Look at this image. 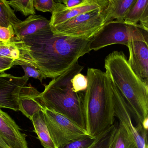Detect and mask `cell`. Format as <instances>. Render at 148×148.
Returning <instances> with one entry per match:
<instances>
[{
	"label": "cell",
	"mask_w": 148,
	"mask_h": 148,
	"mask_svg": "<svg viewBox=\"0 0 148 148\" xmlns=\"http://www.w3.org/2000/svg\"><path fill=\"white\" fill-rule=\"evenodd\" d=\"M33 65L46 78H55L73 66L90 51V39L55 34L51 27L21 39Z\"/></svg>",
	"instance_id": "obj_1"
},
{
	"label": "cell",
	"mask_w": 148,
	"mask_h": 148,
	"mask_svg": "<svg viewBox=\"0 0 148 148\" xmlns=\"http://www.w3.org/2000/svg\"><path fill=\"white\" fill-rule=\"evenodd\" d=\"M86 77L83 100L86 130L95 138L114 124L112 82L106 72L95 68H88Z\"/></svg>",
	"instance_id": "obj_2"
},
{
	"label": "cell",
	"mask_w": 148,
	"mask_h": 148,
	"mask_svg": "<svg viewBox=\"0 0 148 148\" xmlns=\"http://www.w3.org/2000/svg\"><path fill=\"white\" fill-rule=\"evenodd\" d=\"M106 73L124 99L136 125L148 118V85L132 71L123 51H114L105 59Z\"/></svg>",
	"instance_id": "obj_3"
},
{
	"label": "cell",
	"mask_w": 148,
	"mask_h": 148,
	"mask_svg": "<svg viewBox=\"0 0 148 148\" xmlns=\"http://www.w3.org/2000/svg\"><path fill=\"white\" fill-rule=\"evenodd\" d=\"M84 66L77 62L73 66L57 77L53 78L40 92L42 106L69 119L86 130L82 92L73 91L71 80L83 71Z\"/></svg>",
	"instance_id": "obj_4"
},
{
	"label": "cell",
	"mask_w": 148,
	"mask_h": 148,
	"mask_svg": "<svg viewBox=\"0 0 148 148\" xmlns=\"http://www.w3.org/2000/svg\"><path fill=\"white\" fill-rule=\"evenodd\" d=\"M132 40L148 42V30L125 22L113 21L104 25L90 39V51H97L115 44L127 46Z\"/></svg>",
	"instance_id": "obj_5"
},
{
	"label": "cell",
	"mask_w": 148,
	"mask_h": 148,
	"mask_svg": "<svg viewBox=\"0 0 148 148\" xmlns=\"http://www.w3.org/2000/svg\"><path fill=\"white\" fill-rule=\"evenodd\" d=\"M97 9L81 14L51 27L54 34L90 39L104 25L103 11Z\"/></svg>",
	"instance_id": "obj_6"
},
{
	"label": "cell",
	"mask_w": 148,
	"mask_h": 148,
	"mask_svg": "<svg viewBox=\"0 0 148 148\" xmlns=\"http://www.w3.org/2000/svg\"><path fill=\"white\" fill-rule=\"evenodd\" d=\"M43 112L50 136L56 148L90 136L85 130L66 117L46 108Z\"/></svg>",
	"instance_id": "obj_7"
},
{
	"label": "cell",
	"mask_w": 148,
	"mask_h": 148,
	"mask_svg": "<svg viewBox=\"0 0 148 148\" xmlns=\"http://www.w3.org/2000/svg\"><path fill=\"white\" fill-rule=\"evenodd\" d=\"M112 82V81H111ZM114 116L133 139L137 148H144L148 145L147 133L142 125L134 126L132 115L124 99L112 82Z\"/></svg>",
	"instance_id": "obj_8"
},
{
	"label": "cell",
	"mask_w": 148,
	"mask_h": 148,
	"mask_svg": "<svg viewBox=\"0 0 148 148\" xmlns=\"http://www.w3.org/2000/svg\"><path fill=\"white\" fill-rule=\"evenodd\" d=\"M28 80L29 78L24 76L18 77L5 73L0 74V108L19 111L20 93Z\"/></svg>",
	"instance_id": "obj_9"
},
{
	"label": "cell",
	"mask_w": 148,
	"mask_h": 148,
	"mask_svg": "<svg viewBox=\"0 0 148 148\" xmlns=\"http://www.w3.org/2000/svg\"><path fill=\"white\" fill-rule=\"evenodd\" d=\"M127 47L129 65L137 77L148 85V42L132 40Z\"/></svg>",
	"instance_id": "obj_10"
},
{
	"label": "cell",
	"mask_w": 148,
	"mask_h": 148,
	"mask_svg": "<svg viewBox=\"0 0 148 148\" xmlns=\"http://www.w3.org/2000/svg\"><path fill=\"white\" fill-rule=\"evenodd\" d=\"M0 136L10 148H28L26 136L15 121L0 108Z\"/></svg>",
	"instance_id": "obj_11"
},
{
	"label": "cell",
	"mask_w": 148,
	"mask_h": 148,
	"mask_svg": "<svg viewBox=\"0 0 148 148\" xmlns=\"http://www.w3.org/2000/svg\"><path fill=\"white\" fill-rule=\"evenodd\" d=\"M109 0H86L80 5L52 13L50 21L51 27H54L81 14L97 9H105Z\"/></svg>",
	"instance_id": "obj_12"
},
{
	"label": "cell",
	"mask_w": 148,
	"mask_h": 148,
	"mask_svg": "<svg viewBox=\"0 0 148 148\" xmlns=\"http://www.w3.org/2000/svg\"><path fill=\"white\" fill-rule=\"evenodd\" d=\"M39 92L31 84L24 86L19 97V111L31 120L34 115L43 111L45 109L42 106L40 99Z\"/></svg>",
	"instance_id": "obj_13"
},
{
	"label": "cell",
	"mask_w": 148,
	"mask_h": 148,
	"mask_svg": "<svg viewBox=\"0 0 148 148\" xmlns=\"http://www.w3.org/2000/svg\"><path fill=\"white\" fill-rule=\"evenodd\" d=\"M0 57L14 60L16 65L26 64L33 65L32 60L24 50L23 42L17 39L16 37L8 44L0 42Z\"/></svg>",
	"instance_id": "obj_14"
},
{
	"label": "cell",
	"mask_w": 148,
	"mask_h": 148,
	"mask_svg": "<svg viewBox=\"0 0 148 148\" xmlns=\"http://www.w3.org/2000/svg\"><path fill=\"white\" fill-rule=\"evenodd\" d=\"M51 27L50 21L41 15H30L24 21L17 24L14 27L16 38L18 40L37 32Z\"/></svg>",
	"instance_id": "obj_15"
},
{
	"label": "cell",
	"mask_w": 148,
	"mask_h": 148,
	"mask_svg": "<svg viewBox=\"0 0 148 148\" xmlns=\"http://www.w3.org/2000/svg\"><path fill=\"white\" fill-rule=\"evenodd\" d=\"M136 0H109L104 10V25L116 21L124 22L127 14L136 3Z\"/></svg>",
	"instance_id": "obj_16"
},
{
	"label": "cell",
	"mask_w": 148,
	"mask_h": 148,
	"mask_svg": "<svg viewBox=\"0 0 148 148\" xmlns=\"http://www.w3.org/2000/svg\"><path fill=\"white\" fill-rule=\"evenodd\" d=\"M124 22L148 30V0H136L126 15Z\"/></svg>",
	"instance_id": "obj_17"
},
{
	"label": "cell",
	"mask_w": 148,
	"mask_h": 148,
	"mask_svg": "<svg viewBox=\"0 0 148 148\" xmlns=\"http://www.w3.org/2000/svg\"><path fill=\"white\" fill-rule=\"evenodd\" d=\"M31 120L43 147L45 148H56L50 136L43 112H39L34 115Z\"/></svg>",
	"instance_id": "obj_18"
},
{
	"label": "cell",
	"mask_w": 148,
	"mask_h": 148,
	"mask_svg": "<svg viewBox=\"0 0 148 148\" xmlns=\"http://www.w3.org/2000/svg\"><path fill=\"white\" fill-rule=\"evenodd\" d=\"M21 21L15 15L7 1L0 0V26L7 27L12 25L14 27Z\"/></svg>",
	"instance_id": "obj_19"
},
{
	"label": "cell",
	"mask_w": 148,
	"mask_h": 148,
	"mask_svg": "<svg viewBox=\"0 0 148 148\" xmlns=\"http://www.w3.org/2000/svg\"><path fill=\"white\" fill-rule=\"evenodd\" d=\"M117 127L114 124L101 132L89 148H112Z\"/></svg>",
	"instance_id": "obj_20"
},
{
	"label": "cell",
	"mask_w": 148,
	"mask_h": 148,
	"mask_svg": "<svg viewBox=\"0 0 148 148\" xmlns=\"http://www.w3.org/2000/svg\"><path fill=\"white\" fill-rule=\"evenodd\" d=\"M112 148H137L135 142L123 125H117Z\"/></svg>",
	"instance_id": "obj_21"
},
{
	"label": "cell",
	"mask_w": 148,
	"mask_h": 148,
	"mask_svg": "<svg viewBox=\"0 0 148 148\" xmlns=\"http://www.w3.org/2000/svg\"><path fill=\"white\" fill-rule=\"evenodd\" d=\"M34 8L38 11L44 12H50L52 13L66 8L64 4L56 2L53 0H34Z\"/></svg>",
	"instance_id": "obj_22"
},
{
	"label": "cell",
	"mask_w": 148,
	"mask_h": 148,
	"mask_svg": "<svg viewBox=\"0 0 148 148\" xmlns=\"http://www.w3.org/2000/svg\"><path fill=\"white\" fill-rule=\"evenodd\" d=\"M10 6L16 12H20L25 16L35 15L34 0H17L8 1Z\"/></svg>",
	"instance_id": "obj_23"
},
{
	"label": "cell",
	"mask_w": 148,
	"mask_h": 148,
	"mask_svg": "<svg viewBox=\"0 0 148 148\" xmlns=\"http://www.w3.org/2000/svg\"><path fill=\"white\" fill-rule=\"evenodd\" d=\"M95 138L92 137L90 136L84 137L58 148H89L95 141Z\"/></svg>",
	"instance_id": "obj_24"
},
{
	"label": "cell",
	"mask_w": 148,
	"mask_h": 148,
	"mask_svg": "<svg viewBox=\"0 0 148 148\" xmlns=\"http://www.w3.org/2000/svg\"><path fill=\"white\" fill-rule=\"evenodd\" d=\"M71 84L73 90L75 92L85 91L88 85L87 78L81 73H77L73 78Z\"/></svg>",
	"instance_id": "obj_25"
},
{
	"label": "cell",
	"mask_w": 148,
	"mask_h": 148,
	"mask_svg": "<svg viewBox=\"0 0 148 148\" xmlns=\"http://www.w3.org/2000/svg\"><path fill=\"white\" fill-rule=\"evenodd\" d=\"M25 72V77H32L38 79L42 82L43 79H45V76L36 67L30 64H26L21 66Z\"/></svg>",
	"instance_id": "obj_26"
},
{
	"label": "cell",
	"mask_w": 148,
	"mask_h": 148,
	"mask_svg": "<svg viewBox=\"0 0 148 148\" xmlns=\"http://www.w3.org/2000/svg\"><path fill=\"white\" fill-rule=\"evenodd\" d=\"M15 36L12 26L10 25L7 27L0 26V42L3 44H8L11 42Z\"/></svg>",
	"instance_id": "obj_27"
},
{
	"label": "cell",
	"mask_w": 148,
	"mask_h": 148,
	"mask_svg": "<svg viewBox=\"0 0 148 148\" xmlns=\"http://www.w3.org/2000/svg\"><path fill=\"white\" fill-rule=\"evenodd\" d=\"M16 65V62L14 60L0 57V73L4 72Z\"/></svg>",
	"instance_id": "obj_28"
},
{
	"label": "cell",
	"mask_w": 148,
	"mask_h": 148,
	"mask_svg": "<svg viewBox=\"0 0 148 148\" xmlns=\"http://www.w3.org/2000/svg\"><path fill=\"white\" fill-rule=\"evenodd\" d=\"M86 0H59L58 2L64 4L66 8H71L80 5L85 2Z\"/></svg>",
	"instance_id": "obj_29"
},
{
	"label": "cell",
	"mask_w": 148,
	"mask_h": 148,
	"mask_svg": "<svg viewBox=\"0 0 148 148\" xmlns=\"http://www.w3.org/2000/svg\"><path fill=\"white\" fill-rule=\"evenodd\" d=\"M0 148H10L1 136H0Z\"/></svg>",
	"instance_id": "obj_30"
},
{
	"label": "cell",
	"mask_w": 148,
	"mask_h": 148,
	"mask_svg": "<svg viewBox=\"0 0 148 148\" xmlns=\"http://www.w3.org/2000/svg\"><path fill=\"white\" fill-rule=\"evenodd\" d=\"M142 126L143 128L145 130L148 131V118H146V119L144 120L142 124Z\"/></svg>",
	"instance_id": "obj_31"
},
{
	"label": "cell",
	"mask_w": 148,
	"mask_h": 148,
	"mask_svg": "<svg viewBox=\"0 0 148 148\" xmlns=\"http://www.w3.org/2000/svg\"><path fill=\"white\" fill-rule=\"evenodd\" d=\"M144 148H148V145H146Z\"/></svg>",
	"instance_id": "obj_32"
}]
</instances>
